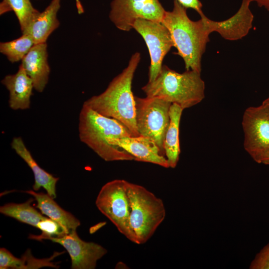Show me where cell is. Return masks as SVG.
Listing matches in <instances>:
<instances>
[{
    "label": "cell",
    "mask_w": 269,
    "mask_h": 269,
    "mask_svg": "<svg viewBox=\"0 0 269 269\" xmlns=\"http://www.w3.org/2000/svg\"><path fill=\"white\" fill-rule=\"evenodd\" d=\"M251 0H242L238 11L229 18L216 21L204 15V19L211 32H217L225 39L237 40L246 36L252 27L254 15L250 9Z\"/></svg>",
    "instance_id": "7c38bea8"
},
{
    "label": "cell",
    "mask_w": 269,
    "mask_h": 269,
    "mask_svg": "<svg viewBox=\"0 0 269 269\" xmlns=\"http://www.w3.org/2000/svg\"><path fill=\"white\" fill-rule=\"evenodd\" d=\"M1 83L9 92L8 104L12 110L30 108L33 84L21 64L16 73L5 76Z\"/></svg>",
    "instance_id": "9a60e30c"
},
{
    "label": "cell",
    "mask_w": 269,
    "mask_h": 269,
    "mask_svg": "<svg viewBox=\"0 0 269 269\" xmlns=\"http://www.w3.org/2000/svg\"><path fill=\"white\" fill-rule=\"evenodd\" d=\"M141 89L146 97L162 99L183 110L197 105L205 97V83L200 72L189 70L180 73L165 65L155 79Z\"/></svg>",
    "instance_id": "277c9868"
},
{
    "label": "cell",
    "mask_w": 269,
    "mask_h": 269,
    "mask_svg": "<svg viewBox=\"0 0 269 269\" xmlns=\"http://www.w3.org/2000/svg\"><path fill=\"white\" fill-rule=\"evenodd\" d=\"M62 253L55 252L50 258L38 259L32 256L28 249L20 258H17L7 249L0 248V269H37L45 267L58 268L59 266L53 263L52 260Z\"/></svg>",
    "instance_id": "ffe728a7"
},
{
    "label": "cell",
    "mask_w": 269,
    "mask_h": 269,
    "mask_svg": "<svg viewBox=\"0 0 269 269\" xmlns=\"http://www.w3.org/2000/svg\"><path fill=\"white\" fill-rule=\"evenodd\" d=\"M165 11L158 0H113L109 18L117 28L129 31L137 19L161 22Z\"/></svg>",
    "instance_id": "9c48e42d"
},
{
    "label": "cell",
    "mask_w": 269,
    "mask_h": 269,
    "mask_svg": "<svg viewBox=\"0 0 269 269\" xmlns=\"http://www.w3.org/2000/svg\"><path fill=\"white\" fill-rule=\"evenodd\" d=\"M34 45L30 35L23 33L19 37L0 43V52L11 63L21 61Z\"/></svg>",
    "instance_id": "603a6c76"
},
{
    "label": "cell",
    "mask_w": 269,
    "mask_h": 269,
    "mask_svg": "<svg viewBox=\"0 0 269 269\" xmlns=\"http://www.w3.org/2000/svg\"><path fill=\"white\" fill-rule=\"evenodd\" d=\"M21 65L31 79L34 89L42 92L48 83L50 73L47 43L34 44L21 60Z\"/></svg>",
    "instance_id": "5bb4252c"
},
{
    "label": "cell",
    "mask_w": 269,
    "mask_h": 269,
    "mask_svg": "<svg viewBox=\"0 0 269 269\" xmlns=\"http://www.w3.org/2000/svg\"><path fill=\"white\" fill-rule=\"evenodd\" d=\"M127 182L123 179H115L106 183L100 190L95 203L98 210L121 234L137 244L130 225L131 207Z\"/></svg>",
    "instance_id": "8992f818"
},
{
    "label": "cell",
    "mask_w": 269,
    "mask_h": 269,
    "mask_svg": "<svg viewBox=\"0 0 269 269\" xmlns=\"http://www.w3.org/2000/svg\"><path fill=\"white\" fill-rule=\"evenodd\" d=\"M78 132L81 142L105 161L134 160L122 148L108 143L111 139L133 136L130 130L117 120L101 115L83 105L79 117Z\"/></svg>",
    "instance_id": "3957f363"
},
{
    "label": "cell",
    "mask_w": 269,
    "mask_h": 269,
    "mask_svg": "<svg viewBox=\"0 0 269 269\" xmlns=\"http://www.w3.org/2000/svg\"><path fill=\"white\" fill-rule=\"evenodd\" d=\"M108 143L111 146L122 148L132 155L135 161L151 163L165 168L169 167L166 158L156 144L146 137L127 136L111 139Z\"/></svg>",
    "instance_id": "4fadbf2b"
},
{
    "label": "cell",
    "mask_w": 269,
    "mask_h": 269,
    "mask_svg": "<svg viewBox=\"0 0 269 269\" xmlns=\"http://www.w3.org/2000/svg\"><path fill=\"white\" fill-rule=\"evenodd\" d=\"M131 213L130 225L137 244L145 243L164 220L166 211L162 200L140 185L127 182Z\"/></svg>",
    "instance_id": "5b68a950"
},
{
    "label": "cell",
    "mask_w": 269,
    "mask_h": 269,
    "mask_svg": "<svg viewBox=\"0 0 269 269\" xmlns=\"http://www.w3.org/2000/svg\"><path fill=\"white\" fill-rule=\"evenodd\" d=\"M250 269H269V243L255 256L249 266Z\"/></svg>",
    "instance_id": "d4e9b609"
},
{
    "label": "cell",
    "mask_w": 269,
    "mask_h": 269,
    "mask_svg": "<svg viewBox=\"0 0 269 269\" xmlns=\"http://www.w3.org/2000/svg\"><path fill=\"white\" fill-rule=\"evenodd\" d=\"M252 1H256L260 7H264L269 11V0H251Z\"/></svg>",
    "instance_id": "4316f807"
},
{
    "label": "cell",
    "mask_w": 269,
    "mask_h": 269,
    "mask_svg": "<svg viewBox=\"0 0 269 269\" xmlns=\"http://www.w3.org/2000/svg\"><path fill=\"white\" fill-rule=\"evenodd\" d=\"M135 120L139 135L154 141L165 154L163 141L170 122L171 103L157 97L134 96Z\"/></svg>",
    "instance_id": "52a82bcc"
},
{
    "label": "cell",
    "mask_w": 269,
    "mask_h": 269,
    "mask_svg": "<svg viewBox=\"0 0 269 269\" xmlns=\"http://www.w3.org/2000/svg\"><path fill=\"white\" fill-rule=\"evenodd\" d=\"M133 28L142 36L148 48L150 58L148 82H152L160 72L164 57L174 47L170 33L161 22L144 19L135 20Z\"/></svg>",
    "instance_id": "30bf717a"
},
{
    "label": "cell",
    "mask_w": 269,
    "mask_h": 269,
    "mask_svg": "<svg viewBox=\"0 0 269 269\" xmlns=\"http://www.w3.org/2000/svg\"><path fill=\"white\" fill-rule=\"evenodd\" d=\"M140 60L139 52L134 53L128 66L109 83L101 94L87 99L86 105L104 116L117 120L137 136L134 96L132 90L135 72Z\"/></svg>",
    "instance_id": "6da1fadb"
},
{
    "label": "cell",
    "mask_w": 269,
    "mask_h": 269,
    "mask_svg": "<svg viewBox=\"0 0 269 269\" xmlns=\"http://www.w3.org/2000/svg\"><path fill=\"white\" fill-rule=\"evenodd\" d=\"M186 8H191L195 10L200 15L204 14L202 10V4L199 0H177Z\"/></svg>",
    "instance_id": "484cf974"
},
{
    "label": "cell",
    "mask_w": 269,
    "mask_h": 269,
    "mask_svg": "<svg viewBox=\"0 0 269 269\" xmlns=\"http://www.w3.org/2000/svg\"><path fill=\"white\" fill-rule=\"evenodd\" d=\"M259 163L269 165V151L266 153L261 158Z\"/></svg>",
    "instance_id": "83f0119b"
},
{
    "label": "cell",
    "mask_w": 269,
    "mask_h": 269,
    "mask_svg": "<svg viewBox=\"0 0 269 269\" xmlns=\"http://www.w3.org/2000/svg\"><path fill=\"white\" fill-rule=\"evenodd\" d=\"M34 199L30 198L23 203H10L0 208V212L23 223L36 227L38 222L47 217L43 216L31 205Z\"/></svg>",
    "instance_id": "7402d4cb"
},
{
    "label": "cell",
    "mask_w": 269,
    "mask_h": 269,
    "mask_svg": "<svg viewBox=\"0 0 269 269\" xmlns=\"http://www.w3.org/2000/svg\"><path fill=\"white\" fill-rule=\"evenodd\" d=\"M10 11L16 15L22 33L25 32L40 12L33 6L30 0H2L0 3V14Z\"/></svg>",
    "instance_id": "44dd1931"
},
{
    "label": "cell",
    "mask_w": 269,
    "mask_h": 269,
    "mask_svg": "<svg viewBox=\"0 0 269 269\" xmlns=\"http://www.w3.org/2000/svg\"><path fill=\"white\" fill-rule=\"evenodd\" d=\"M63 246L68 253L71 260V269H94L98 260L107 253V250L100 245L82 240L76 230L60 237H46Z\"/></svg>",
    "instance_id": "8fae6325"
},
{
    "label": "cell",
    "mask_w": 269,
    "mask_h": 269,
    "mask_svg": "<svg viewBox=\"0 0 269 269\" xmlns=\"http://www.w3.org/2000/svg\"><path fill=\"white\" fill-rule=\"evenodd\" d=\"M61 0H52L45 9L37 14L24 33L31 36L34 44L46 43L50 35L59 27L57 13Z\"/></svg>",
    "instance_id": "e0dca14e"
},
{
    "label": "cell",
    "mask_w": 269,
    "mask_h": 269,
    "mask_svg": "<svg viewBox=\"0 0 269 269\" xmlns=\"http://www.w3.org/2000/svg\"><path fill=\"white\" fill-rule=\"evenodd\" d=\"M186 9L174 0L171 11H165L161 23L169 30L177 52L183 60L186 70L201 71V60L211 33L203 14L197 21L191 20Z\"/></svg>",
    "instance_id": "7a4b0ae2"
},
{
    "label": "cell",
    "mask_w": 269,
    "mask_h": 269,
    "mask_svg": "<svg viewBox=\"0 0 269 269\" xmlns=\"http://www.w3.org/2000/svg\"><path fill=\"white\" fill-rule=\"evenodd\" d=\"M263 103L267 105L269 107V97L267 99H266L265 100H264Z\"/></svg>",
    "instance_id": "f1b7e54d"
},
{
    "label": "cell",
    "mask_w": 269,
    "mask_h": 269,
    "mask_svg": "<svg viewBox=\"0 0 269 269\" xmlns=\"http://www.w3.org/2000/svg\"><path fill=\"white\" fill-rule=\"evenodd\" d=\"M36 228L42 231V234L40 235H30L29 238L41 241L46 237H60L67 234L59 224L48 218L39 221Z\"/></svg>",
    "instance_id": "cb8c5ba5"
},
{
    "label": "cell",
    "mask_w": 269,
    "mask_h": 269,
    "mask_svg": "<svg viewBox=\"0 0 269 269\" xmlns=\"http://www.w3.org/2000/svg\"><path fill=\"white\" fill-rule=\"evenodd\" d=\"M11 146L33 172L34 177L33 190L37 191L42 187L49 195L54 199L55 198L56 185L59 178L54 177L39 166L26 147L21 137H14L11 141Z\"/></svg>",
    "instance_id": "2e32d148"
},
{
    "label": "cell",
    "mask_w": 269,
    "mask_h": 269,
    "mask_svg": "<svg viewBox=\"0 0 269 269\" xmlns=\"http://www.w3.org/2000/svg\"><path fill=\"white\" fill-rule=\"evenodd\" d=\"M242 127L244 148L259 163L262 157L269 151V107L262 103L260 106L247 108L243 115Z\"/></svg>",
    "instance_id": "ba28073f"
},
{
    "label": "cell",
    "mask_w": 269,
    "mask_h": 269,
    "mask_svg": "<svg viewBox=\"0 0 269 269\" xmlns=\"http://www.w3.org/2000/svg\"><path fill=\"white\" fill-rule=\"evenodd\" d=\"M32 195L37 202L36 207L43 215L59 224L66 233L76 230L80 222L70 213L64 210L48 194L32 190L23 191Z\"/></svg>",
    "instance_id": "ac0fdd59"
},
{
    "label": "cell",
    "mask_w": 269,
    "mask_h": 269,
    "mask_svg": "<svg viewBox=\"0 0 269 269\" xmlns=\"http://www.w3.org/2000/svg\"><path fill=\"white\" fill-rule=\"evenodd\" d=\"M183 109L176 104H172L169 110L170 122L163 141V148L169 167L175 168L179 160V125Z\"/></svg>",
    "instance_id": "d6986e66"
}]
</instances>
